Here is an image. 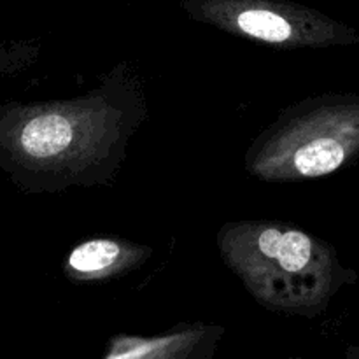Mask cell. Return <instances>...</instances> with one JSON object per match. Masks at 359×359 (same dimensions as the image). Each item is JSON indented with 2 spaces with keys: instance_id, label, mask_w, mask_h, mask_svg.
<instances>
[{
  "instance_id": "obj_1",
  "label": "cell",
  "mask_w": 359,
  "mask_h": 359,
  "mask_svg": "<svg viewBox=\"0 0 359 359\" xmlns=\"http://www.w3.org/2000/svg\"><path fill=\"white\" fill-rule=\"evenodd\" d=\"M146 118L144 83L130 62L77 97L0 102V170L28 195L111 186Z\"/></svg>"
},
{
  "instance_id": "obj_2",
  "label": "cell",
  "mask_w": 359,
  "mask_h": 359,
  "mask_svg": "<svg viewBox=\"0 0 359 359\" xmlns=\"http://www.w3.org/2000/svg\"><path fill=\"white\" fill-rule=\"evenodd\" d=\"M216 244L256 304L287 318H318L358 280L335 245L286 221H230L219 228Z\"/></svg>"
},
{
  "instance_id": "obj_3",
  "label": "cell",
  "mask_w": 359,
  "mask_h": 359,
  "mask_svg": "<svg viewBox=\"0 0 359 359\" xmlns=\"http://www.w3.org/2000/svg\"><path fill=\"white\" fill-rule=\"evenodd\" d=\"M359 161V95H314L287 105L249 144L244 167L263 182L328 177Z\"/></svg>"
},
{
  "instance_id": "obj_4",
  "label": "cell",
  "mask_w": 359,
  "mask_h": 359,
  "mask_svg": "<svg viewBox=\"0 0 359 359\" xmlns=\"http://www.w3.org/2000/svg\"><path fill=\"white\" fill-rule=\"evenodd\" d=\"M193 21L277 49L354 46L359 34L328 14L286 0H182Z\"/></svg>"
},
{
  "instance_id": "obj_5",
  "label": "cell",
  "mask_w": 359,
  "mask_h": 359,
  "mask_svg": "<svg viewBox=\"0 0 359 359\" xmlns=\"http://www.w3.org/2000/svg\"><path fill=\"white\" fill-rule=\"evenodd\" d=\"M224 328L205 323H179L160 335L116 333L104 347L105 359H210Z\"/></svg>"
},
{
  "instance_id": "obj_6",
  "label": "cell",
  "mask_w": 359,
  "mask_h": 359,
  "mask_svg": "<svg viewBox=\"0 0 359 359\" xmlns=\"http://www.w3.org/2000/svg\"><path fill=\"white\" fill-rule=\"evenodd\" d=\"M153 248L121 237H93L74 245L63 258V276L76 284H100L142 269Z\"/></svg>"
},
{
  "instance_id": "obj_7",
  "label": "cell",
  "mask_w": 359,
  "mask_h": 359,
  "mask_svg": "<svg viewBox=\"0 0 359 359\" xmlns=\"http://www.w3.org/2000/svg\"><path fill=\"white\" fill-rule=\"evenodd\" d=\"M41 48L35 41L0 37V79L27 70L37 62Z\"/></svg>"
},
{
  "instance_id": "obj_8",
  "label": "cell",
  "mask_w": 359,
  "mask_h": 359,
  "mask_svg": "<svg viewBox=\"0 0 359 359\" xmlns=\"http://www.w3.org/2000/svg\"><path fill=\"white\" fill-rule=\"evenodd\" d=\"M347 359H359V346H351L349 349L346 351Z\"/></svg>"
}]
</instances>
